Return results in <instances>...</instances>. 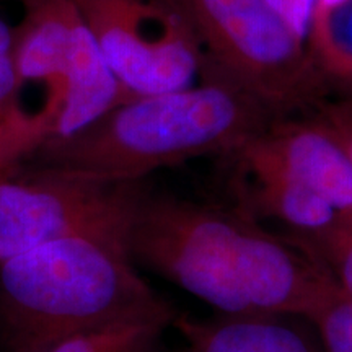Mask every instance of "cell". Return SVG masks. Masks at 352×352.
<instances>
[{
    "mask_svg": "<svg viewBox=\"0 0 352 352\" xmlns=\"http://www.w3.org/2000/svg\"><path fill=\"white\" fill-rule=\"evenodd\" d=\"M314 254L327 266L338 287L352 297V223Z\"/></svg>",
    "mask_w": 352,
    "mask_h": 352,
    "instance_id": "cell-16",
    "label": "cell"
},
{
    "mask_svg": "<svg viewBox=\"0 0 352 352\" xmlns=\"http://www.w3.org/2000/svg\"><path fill=\"white\" fill-rule=\"evenodd\" d=\"M46 140L39 124L0 109V173L20 168Z\"/></svg>",
    "mask_w": 352,
    "mask_h": 352,
    "instance_id": "cell-15",
    "label": "cell"
},
{
    "mask_svg": "<svg viewBox=\"0 0 352 352\" xmlns=\"http://www.w3.org/2000/svg\"><path fill=\"white\" fill-rule=\"evenodd\" d=\"M13 44H15V28H10L6 21L0 20V109L19 114L13 108V94H15V70L12 63Z\"/></svg>",
    "mask_w": 352,
    "mask_h": 352,
    "instance_id": "cell-17",
    "label": "cell"
},
{
    "mask_svg": "<svg viewBox=\"0 0 352 352\" xmlns=\"http://www.w3.org/2000/svg\"><path fill=\"white\" fill-rule=\"evenodd\" d=\"M308 51L328 85L352 88V0H318Z\"/></svg>",
    "mask_w": 352,
    "mask_h": 352,
    "instance_id": "cell-12",
    "label": "cell"
},
{
    "mask_svg": "<svg viewBox=\"0 0 352 352\" xmlns=\"http://www.w3.org/2000/svg\"><path fill=\"white\" fill-rule=\"evenodd\" d=\"M230 157L240 170L246 199L253 209L287 227L289 239L310 253L318 252L351 226L328 201L285 173L248 140Z\"/></svg>",
    "mask_w": 352,
    "mask_h": 352,
    "instance_id": "cell-9",
    "label": "cell"
},
{
    "mask_svg": "<svg viewBox=\"0 0 352 352\" xmlns=\"http://www.w3.org/2000/svg\"><path fill=\"white\" fill-rule=\"evenodd\" d=\"M274 120L276 114L252 95L209 78L134 96L77 134L44 142L25 165L138 182L192 158L230 155Z\"/></svg>",
    "mask_w": 352,
    "mask_h": 352,
    "instance_id": "cell-2",
    "label": "cell"
},
{
    "mask_svg": "<svg viewBox=\"0 0 352 352\" xmlns=\"http://www.w3.org/2000/svg\"><path fill=\"white\" fill-rule=\"evenodd\" d=\"M303 318L284 315H219L214 320L175 318L188 352H323L300 327Z\"/></svg>",
    "mask_w": 352,
    "mask_h": 352,
    "instance_id": "cell-11",
    "label": "cell"
},
{
    "mask_svg": "<svg viewBox=\"0 0 352 352\" xmlns=\"http://www.w3.org/2000/svg\"><path fill=\"white\" fill-rule=\"evenodd\" d=\"M176 316L135 270L126 241L70 236L0 263V336L8 352L127 321Z\"/></svg>",
    "mask_w": 352,
    "mask_h": 352,
    "instance_id": "cell-3",
    "label": "cell"
},
{
    "mask_svg": "<svg viewBox=\"0 0 352 352\" xmlns=\"http://www.w3.org/2000/svg\"><path fill=\"white\" fill-rule=\"evenodd\" d=\"M131 98L134 95L114 76L98 43L77 12L70 32L63 108L47 140L77 134Z\"/></svg>",
    "mask_w": 352,
    "mask_h": 352,
    "instance_id": "cell-10",
    "label": "cell"
},
{
    "mask_svg": "<svg viewBox=\"0 0 352 352\" xmlns=\"http://www.w3.org/2000/svg\"><path fill=\"white\" fill-rule=\"evenodd\" d=\"M206 60V78L240 88L277 118L318 109L328 82L266 0H166Z\"/></svg>",
    "mask_w": 352,
    "mask_h": 352,
    "instance_id": "cell-4",
    "label": "cell"
},
{
    "mask_svg": "<svg viewBox=\"0 0 352 352\" xmlns=\"http://www.w3.org/2000/svg\"><path fill=\"white\" fill-rule=\"evenodd\" d=\"M175 320L147 318L94 329L60 341L46 352H166L164 331Z\"/></svg>",
    "mask_w": 352,
    "mask_h": 352,
    "instance_id": "cell-13",
    "label": "cell"
},
{
    "mask_svg": "<svg viewBox=\"0 0 352 352\" xmlns=\"http://www.w3.org/2000/svg\"><path fill=\"white\" fill-rule=\"evenodd\" d=\"M145 192V179L114 182L32 165L0 173V263L70 236L126 241Z\"/></svg>",
    "mask_w": 352,
    "mask_h": 352,
    "instance_id": "cell-5",
    "label": "cell"
},
{
    "mask_svg": "<svg viewBox=\"0 0 352 352\" xmlns=\"http://www.w3.org/2000/svg\"><path fill=\"white\" fill-rule=\"evenodd\" d=\"M72 2L131 95L164 94L208 80L195 36L166 0Z\"/></svg>",
    "mask_w": 352,
    "mask_h": 352,
    "instance_id": "cell-6",
    "label": "cell"
},
{
    "mask_svg": "<svg viewBox=\"0 0 352 352\" xmlns=\"http://www.w3.org/2000/svg\"><path fill=\"white\" fill-rule=\"evenodd\" d=\"M305 321L314 327L323 352H352V297L336 283Z\"/></svg>",
    "mask_w": 352,
    "mask_h": 352,
    "instance_id": "cell-14",
    "label": "cell"
},
{
    "mask_svg": "<svg viewBox=\"0 0 352 352\" xmlns=\"http://www.w3.org/2000/svg\"><path fill=\"white\" fill-rule=\"evenodd\" d=\"M142 264L220 315H284L307 320L334 279L289 236L248 215L145 192L126 239Z\"/></svg>",
    "mask_w": 352,
    "mask_h": 352,
    "instance_id": "cell-1",
    "label": "cell"
},
{
    "mask_svg": "<svg viewBox=\"0 0 352 352\" xmlns=\"http://www.w3.org/2000/svg\"><path fill=\"white\" fill-rule=\"evenodd\" d=\"M266 2L308 46V33L318 0H266Z\"/></svg>",
    "mask_w": 352,
    "mask_h": 352,
    "instance_id": "cell-19",
    "label": "cell"
},
{
    "mask_svg": "<svg viewBox=\"0 0 352 352\" xmlns=\"http://www.w3.org/2000/svg\"><path fill=\"white\" fill-rule=\"evenodd\" d=\"M248 142L352 223V158L315 114L277 118Z\"/></svg>",
    "mask_w": 352,
    "mask_h": 352,
    "instance_id": "cell-8",
    "label": "cell"
},
{
    "mask_svg": "<svg viewBox=\"0 0 352 352\" xmlns=\"http://www.w3.org/2000/svg\"><path fill=\"white\" fill-rule=\"evenodd\" d=\"M25 19L15 28L12 63L15 111L51 135L64 101L70 32L77 8L72 0H21ZM44 140V142H46Z\"/></svg>",
    "mask_w": 352,
    "mask_h": 352,
    "instance_id": "cell-7",
    "label": "cell"
},
{
    "mask_svg": "<svg viewBox=\"0 0 352 352\" xmlns=\"http://www.w3.org/2000/svg\"><path fill=\"white\" fill-rule=\"evenodd\" d=\"M314 114L340 139L352 158V96L341 101H327Z\"/></svg>",
    "mask_w": 352,
    "mask_h": 352,
    "instance_id": "cell-18",
    "label": "cell"
}]
</instances>
